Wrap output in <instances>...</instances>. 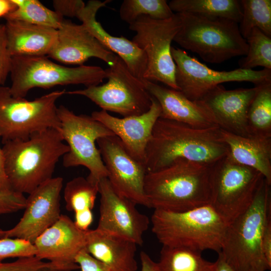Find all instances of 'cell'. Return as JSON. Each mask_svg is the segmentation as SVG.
I'll return each instance as SVG.
<instances>
[{
  "instance_id": "12",
  "label": "cell",
  "mask_w": 271,
  "mask_h": 271,
  "mask_svg": "<svg viewBox=\"0 0 271 271\" xmlns=\"http://www.w3.org/2000/svg\"><path fill=\"white\" fill-rule=\"evenodd\" d=\"M105 70L108 79L106 83L66 91L65 94L85 96L101 110L123 117L140 115L149 110L152 96L143 80L133 75L118 56L114 64Z\"/></svg>"
},
{
  "instance_id": "8",
  "label": "cell",
  "mask_w": 271,
  "mask_h": 271,
  "mask_svg": "<svg viewBox=\"0 0 271 271\" xmlns=\"http://www.w3.org/2000/svg\"><path fill=\"white\" fill-rule=\"evenodd\" d=\"M56 90L33 100L12 95L9 87L0 86V139L2 143L26 140L48 128L60 129L56 102L65 94Z\"/></svg>"
},
{
  "instance_id": "18",
  "label": "cell",
  "mask_w": 271,
  "mask_h": 271,
  "mask_svg": "<svg viewBox=\"0 0 271 271\" xmlns=\"http://www.w3.org/2000/svg\"><path fill=\"white\" fill-rule=\"evenodd\" d=\"M57 32L56 41L47 56L61 63L81 66L89 59L94 57L110 66L117 57L104 47L82 24L77 25L64 19Z\"/></svg>"
},
{
  "instance_id": "34",
  "label": "cell",
  "mask_w": 271,
  "mask_h": 271,
  "mask_svg": "<svg viewBox=\"0 0 271 271\" xmlns=\"http://www.w3.org/2000/svg\"><path fill=\"white\" fill-rule=\"evenodd\" d=\"M35 253L34 244L29 241L17 238H0V262L9 258L35 256Z\"/></svg>"
},
{
  "instance_id": "33",
  "label": "cell",
  "mask_w": 271,
  "mask_h": 271,
  "mask_svg": "<svg viewBox=\"0 0 271 271\" xmlns=\"http://www.w3.org/2000/svg\"><path fill=\"white\" fill-rule=\"evenodd\" d=\"M246 40L248 51L245 56L239 60V68L252 69L261 66L271 70V37L254 28Z\"/></svg>"
},
{
  "instance_id": "28",
  "label": "cell",
  "mask_w": 271,
  "mask_h": 271,
  "mask_svg": "<svg viewBox=\"0 0 271 271\" xmlns=\"http://www.w3.org/2000/svg\"><path fill=\"white\" fill-rule=\"evenodd\" d=\"M249 136L271 137V82L259 85L248 109Z\"/></svg>"
},
{
  "instance_id": "27",
  "label": "cell",
  "mask_w": 271,
  "mask_h": 271,
  "mask_svg": "<svg viewBox=\"0 0 271 271\" xmlns=\"http://www.w3.org/2000/svg\"><path fill=\"white\" fill-rule=\"evenodd\" d=\"M159 271H214L215 262L205 259L201 252L163 246L157 262Z\"/></svg>"
},
{
  "instance_id": "44",
  "label": "cell",
  "mask_w": 271,
  "mask_h": 271,
  "mask_svg": "<svg viewBox=\"0 0 271 271\" xmlns=\"http://www.w3.org/2000/svg\"><path fill=\"white\" fill-rule=\"evenodd\" d=\"M16 8L17 5L13 0H0V18H4Z\"/></svg>"
},
{
  "instance_id": "2",
  "label": "cell",
  "mask_w": 271,
  "mask_h": 271,
  "mask_svg": "<svg viewBox=\"0 0 271 271\" xmlns=\"http://www.w3.org/2000/svg\"><path fill=\"white\" fill-rule=\"evenodd\" d=\"M59 129L48 128L26 140L5 143L6 176L12 192L30 194L51 179L59 159L69 151Z\"/></svg>"
},
{
  "instance_id": "20",
  "label": "cell",
  "mask_w": 271,
  "mask_h": 271,
  "mask_svg": "<svg viewBox=\"0 0 271 271\" xmlns=\"http://www.w3.org/2000/svg\"><path fill=\"white\" fill-rule=\"evenodd\" d=\"M258 87L227 90L219 85L200 101L211 112L221 129L248 137V111Z\"/></svg>"
},
{
  "instance_id": "37",
  "label": "cell",
  "mask_w": 271,
  "mask_h": 271,
  "mask_svg": "<svg viewBox=\"0 0 271 271\" xmlns=\"http://www.w3.org/2000/svg\"><path fill=\"white\" fill-rule=\"evenodd\" d=\"M12 56L7 48L5 25L0 24V85L4 86L10 73Z\"/></svg>"
},
{
  "instance_id": "39",
  "label": "cell",
  "mask_w": 271,
  "mask_h": 271,
  "mask_svg": "<svg viewBox=\"0 0 271 271\" xmlns=\"http://www.w3.org/2000/svg\"><path fill=\"white\" fill-rule=\"evenodd\" d=\"M75 261L81 271H111L103 263L90 255L85 249L77 254Z\"/></svg>"
},
{
  "instance_id": "31",
  "label": "cell",
  "mask_w": 271,
  "mask_h": 271,
  "mask_svg": "<svg viewBox=\"0 0 271 271\" xmlns=\"http://www.w3.org/2000/svg\"><path fill=\"white\" fill-rule=\"evenodd\" d=\"M98 193V183L83 177L73 178L67 183L64 190L66 209L74 213L92 210Z\"/></svg>"
},
{
  "instance_id": "17",
  "label": "cell",
  "mask_w": 271,
  "mask_h": 271,
  "mask_svg": "<svg viewBox=\"0 0 271 271\" xmlns=\"http://www.w3.org/2000/svg\"><path fill=\"white\" fill-rule=\"evenodd\" d=\"M33 244L35 256L49 260L57 271L76 270L80 267L75 260L77 254L85 248L86 231L78 228L68 216L61 214Z\"/></svg>"
},
{
  "instance_id": "9",
  "label": "cell",
  "mask_w": 271,
  "mask_h": 271,
  "mask_svg": "<svg viewBox=\"0 0 271 271\" xmlns=\"http://www.w3.org/2000/svg\"><path fill=\"white\" fill-rule=\"evenodd\" d=\"M264 179L258 171L227 155L212 166L210 205L228 225L251 204Z\"/></svg>"
},
{
  "instance_id": "29",
  "label": "cell",
  "mask_w": 271,
  "mask_h": 271,
  "mask_svg": "<svg viewBox=\"0 0 271 271\" xmlns=\"http://www.w3.org/2000/svg\"><path fill=\"white\" fill-rule=\"evenodd\" d=\"M16 9L6 16V20H17L58 30L64 18L37 0H13Z\"/></svg>"
},
{
  "instance_id": "11",
  "label": "cell",
  "mask_w": 271,
  "mask_h": 271,
  "mask_svg": "<svg viewBox=\"0 0 271 271\" xmlns=\"http://www.w3.org/2000/svg\"><path fill=\"white\" fill-rule=\"evenodd\" d=\"M181 26L178 13L163 20L141 16L129 25V29L135 32L131 41L144 52L147 57L144 79L160 82L179 90L175 80L176 65L171 54V43Z\"/></svg>"
},
{
  "instance_id": "32",
  "label": "cell",
  "mask_w": 271,
  "mask_h": 271,
  "mask_svg": "<svg viewBox=\"0 0 271 271\" xmlns=\"http://www.w3.org/2000/svg\"><path fill=\"white\" fill-rule=\"evenodd\" d=\"M119 12L121 19L129 25L141 16L163 20L174 15L166 0H124Z\"/></svg>"
},
{
  "instance_id": "45",
  "label": "cell",
  "mask_w": 271,
  "mask_h": 271,
  "mask_svg": "<svg viewBox=\"0 0 271 271\" xmlns=\"http://www.w3.org/2000/svg\"><path fill=\"white\" fill-rule=\"evenodd\" d=\"M218 257L215 262L214 271H236L222 257L220 253H218Z\"/></svg>"
},
{
  "instance_id": "24",
  "label": "cell",
  "mask_w": 271,
  "mask_h": 271,
  "mask_svg": "<svg viewBox=\"0 0 271 271\" xmlns=\"http://www.w3.org/2000/svg\"><path fill=\"white\" fill-rule=\"evenodd\" d=\"M5 35L12 57L48 55L54 46L57 30L17 20H6Z\"/></svg>"
},
{
  "instance_id": "14",
  "label": "cell",
  "mask_w": 271,
  "mask_h": 271,
  "mask_svg": "<svg viewBox=\"0 0 271 271\" xmlns=\"http://www.w3.org/2000/svg\"><path fill=\"white\" fill-rule=\"evenodd\" d=\"M96 144L113 188L137 205L150 208L144 188V164L131 157L115 135L100 138Z\"/></svg>"
},
{
  "instance_id": "16",
  "label": "cell",
  "mask_w": 271,
  "mask_h": 271,
  "mask_svg": "<svg viewBox=\"0 0 271 271\" xmlns=\"http://www.w3.org/2000/svg\"><path fill=\"white\" fill-rule=\"evenodd\" d=\"M63 186L62 177H53L29 194L23 216L14 227L6 230L4 238L22 239L33 244L59 218Z\"/></svg>"
},
{
  "instance_id": "1",
  "label": "cell",
  "mask_w": 271,
  "mask_h": 271,
  "mask_svg": "<svg viewBox=\"0 0 271 271\" xmlns=\"http://www.w3.org/2000/svg\"><path fill=\"white\" fill-rule=\"evenodd\" d=\"M228 154L218 126L199 128L160 117L147 145L144 164L147 173L153 172L179 159L213 164Z\"/></svg>"
},
{
  "instance_id": "15",
  "label": "cell",
  "mask_w": 271,
  "mask_h": 271,
  "mask_svg": "<svg viewBox=\"0 0 271 271\" xmlns=\"http://www.w3.org/2000/svg\"><path fill=\"white\" fill-rule=\"evenodd\" d=\"M98 190L100 199L96 228L142 245L144 233L150 223L149 217L138 211L134 202L118 193L107 178L99 181Z\"/></svg>"
},
{
  "instance_id": "25",
  "label": "cell",
  "mask_w": 271,
  "mask_h": 271,
  "mask_svg": "<svg viewBox=\"0 0 271 271\" xmlns=\"http://www.w3.org/2000/svg\"><path fill=\"white\" fill-rule=\"evenodd\" d=\"M221 134L229 157L258 171L271 185V137L240 136L222 129Z\"/></svg>"
},
{
  "instance_id": "5",
  "label": "cell",
  "mask_w": 271,
  "mask_h": 271,
  "mask_svg": "<svg viewBox=\"0 0 271 271\" xmlns=\"http://www.w3.org/2000/svg\"><path fill=\"white\" fill-rule=\"evenodd\" d=\"M270 213V185L264 179L251 204L227 225L218 253L236 271L270 269L261 246L263 227Z\"/></svg>"
},
{
  "instance_id": "36",
  "label": "cell",
  "mask_w": 271,
  "mask_h": 271,
  "mask_svg": "<svg viewBox=\"0 0 271 271\" xmlns=\"http://www.w3.org/2000/svg\"><path fill=\"white\" fill-rule=\"evenodd\" d=\"M0 271H42L39 260L35 256L19 258L14 261L0 262Z\"/></svg>"
},
{
  "instance_id": "23",
  "label": "cell",
  "mask_w": 271,
  "mask_h": 271,
  "mask_svg": "<svg viewBox=\"0 0 271 271\" xmlns=\"http://www.w3.org/2000/svg\"><path fill=\"white\" fill-rule=\"evenodd\" d=\"M137 245L131 240L97 228L86 231L85 250L111 271H136Z\"/></svg>"
},
{
  "instance_id": "46",
  "label": "cell",
  "mask_w": 271,
  "mask_h": 271,
  "mask_svg": "<svg viewBox=\"0 0 271 271\" xmlns=\"http://www.w3.org/2000/svg\"><path fill=\"white\" fill-rule=\"evenodd\" d=\"M6 230L0 229V238H4L6 234Z\"/></svg>"
},
{
  "instance_id": "43",
  "label": "cell",
  "mask_w": 271,
  "mask_h": 271,
  "mask_svg": "<svg viewBox=\"0 0 271 271\" xmlns=\"http://www.w3.org/2000/svg\"><path fill=\"white\" fill-rule=\"evenodd\" d=\"M141 271H159L157 263L145 251L140 253Z\"/></svg>"
},
{
  "instance_id": "21",
  "label": "cell",
  "mask_w": 271,
  "mask_h": 271,
  "mask_svg": "<svg viewBox=\"0 0 271 271\" xmlns=\"http://www.w3.org/2000/svg\"><path fill=\"white\" fill-rule=\"evenodd\" d=\"M111 2L110 0L103 2L90 0L79 11L76 18L104 47L124 62L133 75L144 80L147 64L144 52L132 41L124 37L112 36L96 20L98 11Z\"/></svg>"
},
{
  "instance_id": "19",
  "label": "cell",
  "mask_w": 271,
  "mask_h": 271,
  "mask_svg": "<svg viewBox=\"0 0 271 271\" xmlns=\"http://www.w3.org/2000/svg\"><path fill=\"white\" fill-rule=\"evenodd\" d=\"M161 114V106L153 97L149 110L140 115L119 118L101 110L91 116L117 137L131 157L144 164L147 147Z\"/></svg>"
},
{
  "instance_id": "40",
  "label": "cell",
  "mask_w": 271,
  "mask_h": 271,
  "mask_svg": "<svg viewBox=\"0 0 271 271\" xmlns=\"http://www.w3.org/2000/svg\"><path fill=\"white\" fill-rule=\"evenodd\" d=\"M261 246L263 254L271 266V213L268 215L263 227Z\"/></svg>"
},
{
  "instance_id": "3",
  "label": "cell",
  "mask_w": 271,
  "mask_h": 271,
  "mask_svg": "<svg viewBox=\"0 0 271 271\" xmlns=\"http://www.w3.org/2000/svg\"><path fill=\"white\" fill-rule=\"evenodd\" d=\"M213 164L179 159L147 173L144 188L150 208L182 212L210 205Z\"/></svg>"
},
{
  "instance_id": "30",
  "label": "cell",
  "mask_w": 271,
  "mask_h": 271,
  "mask_svg": "<svg viewBox=\"0 0 271 271\" xmlns=\"http://www.w3.org/2000/svg\"><path fill=\"white\" fill-rule=\"evenodd\" d=\"M242 18L239 31L246 40L251 30L257 28L271 37V1L241 0Z\"/></svg>"
},
{
  "instance_id": "41",
  "label": "cell",
  "mask_w": 271,
  "mask_h": 271,
  "mask_svg": "<svg viewBox=\"0 0 271 271\" xmlns=\"http://www.w3.org/2000/svg\"><path fill=\"white\" fill-rule=\"evenodd\" d=\"M74 224L76 227L82 231H87L92 224L93 216L92 210L86 209L75 212Z\"/></svg>"
},
{
  "instance_id": "4",
  "label": "cell",
  "mask_w": 271,
  "mask_h": 271,
  "mask_svg": "<svg viewBox=\"0 0 271 271\" xmlns=\"http://www.w3.org/2000/svg\"><path fill=\"white\" fill-rule=\"evenodd\" d=\"M151 221L163 246L218 253L228 225L210 205L182 212L155 209Z\"/></svg>"
},
{
  "instance_id": "6",
  "label": "cell",
  "mask_w": 271,
  "mask_h": 271,
  "mask_svg": "<svg viewBox=\"0 0 271 271\" xmlns=\"http://www.w3.org/2000/svg\"><path fill=\"white\" fill-rule=\"evenodd\" d=\"M178 14L181 26L173 41L197 54L203 61L221 63L247 54L248 45L237 23L226 19Z\"/></svg>"
},
{
  "instance_id": "42",
  "label": "cell",
  "mask_w": 271,
  "mask_h": 271,
  "mask_svg": "<svg viewBox=\"0 0 271 271\" xmlns=\"http://www.w3.org/2000/svg\"><path fill=\"white\" fill-rule=\"evenodd\" d=\"M0 192L8 193L12 192L6 176L5 168V158L0 146Z\"/></svg>"
},
{
  "instance_id": "35",
  "label": "cell",
  "mask_w": 271,
  "mask_h": 271,
  "mask_svg": "<svg viewBox=\"0 0 271 271\" xmlns=\"http://www.w3.org/2000/svg\"><path fill=\"white\" fill-rule=\"evenodd\" d=\"M25 204L26 197L23 194L0 192V216L23 209Z\"/></svg>"
},
{
  "instance_id": "7",
  "label": "cell",
  "mask_w": 271,
  "mask_h": 271,
  "mask_svg": "<svg viewBox=\"0 0 271 271\" xmlns=\"http://www.w3.org/2000/svg\"><path fill=\"white\" fill-rule=\"evenodd\" d=\"M12 96L25 98L32 88H50L57 85L82 84L86 87L99 85L107 78L99 66L67 67L53 62L46 56L12 57L10 73Z\"/></svg>"
},
{
  "instance_id": "10",
  "label": "cell",
  "mask_w": 271,
  "mask_h": 271,
  "mask_svg": "<svg viewBox=\"0 0 271 271\" xmlns=\"http://www.w3.org/2000/svg\"><path fill=\"white\" fill-rule=\"evenodd\" d=\"M57 112L61 123L59 131L69 147V151L63 156V166L86 167L89 171L87 178L95 183L107 178L96 144L98 139L114 134L91 116L76 114L63 105L58 107Z\"/></svg>"
},
{
  "instance_id": "13",
  "label": "cell",
  "mask_w": 271,
  "mask_h": 271,
  "mask_svg": "<svg viewBox=\"0 0 271 271\" xmlns=\"http://www.w3.org/2000/svg\"><path fill=\"white\" fill-rule=\"evenodd\" d=\"M176 65L175 80L179 90L188 99L201 100L208 92L220 84L246 81L255 86L271 82V70L238 68L218 71L209 68L181 49L171 47Z\"/></svg>"
},
{
  "instance_id": "38",
  "label": "cell",
  "mask_w": 271,
  "mask_h": 271,
  "mask_svg": "<svg viewBox=\"0 0 271 271\" xmlns=\"http://www.w3.org/2000/svg\"><path fill=\"white\" fill-rule=\"evenodd\" d=\"M53 4L55 11L63 17H77L85 5L81 0H55Z\"/></svg>"
},
{
  "instance_id": "22",
  "label": "cell",
  "mask_w": 271,
  "mask_h": 271,
  "mask_svg": "<svg viewBox=\"0 0 271 271\" xmlns=\"http://www.w3.org/2000/svg\"><path fill=\"white\" fill-rule=\"evenodd\" d=\"M147 89L159 103L160 117L199 128L218 126L209 109L200 100L188 99L181 91L144 79Z\"/></svg>"
},
{
  "instance_id": "26",
  "label": "cell",
  "mask_w": 271,
  "mask_h": 271,
  "mask_svg": "<svg viewBox=\"0 0 271 271\" xmlns=\"http://www.w3.org/2000/svg\"><path fill=\"white\" fill-rule=\"evenodd\" d=\"M168 4L173 13L226 19L237 24L242 15L240 1L237 0H172Z\"/></svg>"
}]
</instances>
